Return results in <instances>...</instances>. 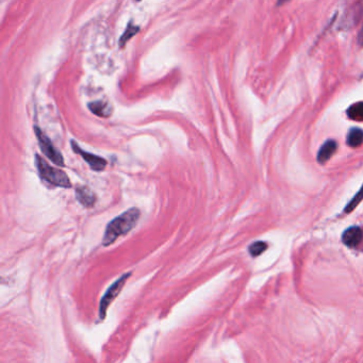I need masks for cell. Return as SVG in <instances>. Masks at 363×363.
Listing matches in <instances>:
<instances>
[{
	"mask_svg": "<svg viewBox=\"0 0 363 363\" xmlns=\"http://www.w3.org/2000/svg\"><path fill=\"white\" fill-rule=\"evenodd\" d=\"M136 1H141V0H136Z\"/></svg>",
	"mask_w": 363,
	"mask_h": 363,
	"instance_id": "cell-17",
	"label": "cell"
},
{
	"mask_svg": "<svg viewBox=\"0 0 363 363\" xmlns=\"http://www.w3.org/2000/svg\"><path fill=\"white\" fill-rule=\"evenodd\" d=\"M267 248V245L264 242H255L249 246V254L253 257L261 255Z\"/></svg>",
	"mask_w": 363,
	"mask_h": 363,
	"instance_id": "cell-14",
	"label": "cell"
},
{
	"mask_svg": "<svg viewBox=\"0 0 363 363\" xmlns=\"http://www.w3.org/2000/svg\"><path fill=\"white\" fill-rule=\"evenodd\" d=\"M337 144L336 141L334 140H329L327 141L326 143L324 144V145L321 147L320 152H318V155H317V161L320 162V163L324 164L326 163V162L333 157V155L336 153L337 150Z\"/></svg>",
	"mask_w": 363,
	"mask_h": 363,
	"instance_id": "cell-8",
	"label": "cell"
},
{
	"mask_svg": "<svg viewBox=\"0 0 363 363\" xmlns=\"http://www.w3.org/2000/svg\"><path fill=\"white\" fill-rule=\"evenodd\" d=\"M140 216L141 212L139 209L131 208L115 217L113 221H111L104 231L103 239L104 245L109 246L111 244H113L120 236L127 234L135 226Z\"/></svg>",
	"mask_w": 363,
	"mask_h": 363,
	"instance_id": "cell-1",
	"label": "cell"
},
{
	"mask_svg": "<svg viewBox=\"0 0 363 363\" xmlns=\"http://www.w3.org/2000/svg\"><path fill=\"white\" fill-rule=\"evenodd\" d=\"M347 144L350 147H359L363 144V130L353 128L347 134Z\"/></svg>",
	"mask_w": 363,
	"mask_h": 363,
	"instance_id": "cell-10",
	"label": "cell"
},
{
	"mask_svg": "<svg viewBox=\"0 0 363 363\" xmlns=\"http://www.w3.org/2000/svg\"><path fill=\"white\" fill-rule=\"evenodd\" d=\"M76 197L79 203L85 208H92L96 204L95 193L87 186H77Z\"/></svg>",
	"mask_w": 363,
	"mask_h": 363,
	"instance_id": "cell-7",
	"label": "cell"
},
{
	"mask_svg": "<svg viewBox=\"0 0 363 363\" xmlns=\"http://www.w3.org/2000/svg\"><path fill=\"white\" fill-rule=\"evenodd\" d=\"M35 164L41 179L45 182L54 186L64 187V189L72 186L71 180L67 177L65 172L60 170V168L50 166L48 162L43 159L40 155H35Z\"/></svg>",
	"mask_w": 363,
	"mask_h": 363,
	"instance_id": "cell-2",
	"label": "cell"
},
{
	"mask_svg": "<svg viewBox=\"0 0 363 363\" xmlns=\"http://www.w3.org/2000/svg\"><path fill=\"white\" fill-rule=\"evenodd\" d=\"M130 276H131V273H127V274L123 275V276L121 278H118L115 283L109 287L107 292L104 293V295L102 298V300H100V305H99V316L102 320H104V318L105 317V313H107V310L109 308L110 304L113 302V300L118 295H120V293L122 292L125 284H126V281L128 280Z\"/></svg>",
	"mask_w": 363,
	"mask_h": 363,
	"instance_id": "cell-4",
	"label": "cell"
},
{
	"mask_svg": "<svg viewBox=\"0 0 363 363\" xmlns=\"http://www.w3.org/2000/svg\"><path fill=\"white\" fill-rule=\"evenodd\" d=\"M277 1H278V4H284L287 1H290V0H277Z\"/></svg>",
	"mask_w": 363,
	"mask_h": 363,
	"instance_id": "cell-16",
	"label": "cell"
},
{
	"mask_svg": "<svg viewBox=\"0 0 363 363\" xmlns=\"http://www.w3.org/2000/svg\"><path fill=\"white\" fill-rule=\"evenodd\" d=\"M72 147H73L75 153L80 155L81 157L83 158V160L86 162L87 164L90 165V167L92 168L93 171L102 172V171L104 170L105 165H107V160L102 158V157H99V156L84 152V150L81 149L80 146L75 141H72Z\"/></svg>",
	"mask_w": 363,
	"mask_h": 363,
	"instance_id": "cell-5",
	"label": "cell"
},
{
	"mask_svg": "<svg viewBox=\"0 0 363 363\" xmlns=\"http://www.w3.org/2000/svg\"><path fill=\"white\" fill-rule=\"evenodd\" d=\"M358 44L360 46H363V25H362V28L360 29L359 34H358Z\"/></svg>",
	"mask_w": 363,
	"mask_h": 363,
	"instance_id": "cell-15",
	"label": "cell"
},
{
	"mask_svg": "<svg viewBox=\"0 0 363 363\" xmlns=\"http://www.w3.org/2000/svg\"><path fill=\"white\" fill-rule=\"evenodd\" d=\"M347 116L353 121L362 122L363 121V102L354 104L350 105L347 110Z\"/></svg>",
	"mask_w": 363,
	"mask_h": 363,
	"instance_id": "cell-11",
	"label": "cell"
},
{
	"mask_svg": "<svg viewBox=\"0 0 363 363\" xmlns=\"http://www.w3.org/2000/svg\"><path fill=\"white\" fill-rule=\"evenodd\" d=\"M140 31V28L135 26V25H133L132 22H130L128 25H127V28L126 30H125V32L123 33V35L121 36L120 39V47H124L125 45H126V43L128 41H130L132 37L139 32Z\"/></svg>",
	"mask_w": 363,
	"mask_h": 363,
	"instance_id": "cell-12",
	"label": "cell"
},
{
	"mask_svg": "<svg viewBox=\"0 0 363 363\" xmlns=\"http://www.w3.org/2000/svg\"><path fill=\"white\" fill-rule=\"evenodd\" d=\"M35 135L39 141V145L42 150V153L46 156V157L53 162L55 165L58 166H64V159L63 156L61 155L59 150L54 147L52 142L50 141L49 137L43 132V131L39 127H34Z\"/></svg>",
	"mask_w": 363,
	"mask_h": 363,
	"instance_id": "cell-3",
	"label": "cell"
},
{
	"mask_svg": "<svg viewBox=\"0 0 363 363\" xmlns=\"http://www.w3.org/2000/svg\"><path fill=\"white\" fill-rule=\"evenodd\" d=\"M363 199V185L361 189L359 190V192L356 194V196L350 200V203L346 206V208L344 209V212H346V213H349V212H352L355 210V208L357 206H358Z\"/></svg>",
	"mask_w": 363,
	"mask_h": 363,
	"instance_id": "cell-13",
	"label": "cell"
},
{
	"mask_svg": "<svg viewBox=\"0 0 363 363\" xmlns=\"http://www.w3.org/2000/svg\"><path fill=\"white\" fill-rule=\"evenodd\" d=\"M92 113L100 117H109L112 114L111 104L104 102H94L89 104Z\"/></svg>",
	"mask_w": 363,
	"mask_h": 363,
	"instance_id": "cell-9",
	"label": "cell"
},
{
	"mask_svg": "<svg viewBox=\"0 0 363 363\" xmlns=\"http://www.w3.org/2000/svg\"><path fill=\"white\" fill-rule=\"evenodd\" d=\"M363 240V229L350 227L342 235V241L347 247L359 248Z\"/></svg>",
	"mask_w": 363,
	"mask_h": 363,
	"instance_id": "cell-6",
	"label": "cell"
}]
</instances>
